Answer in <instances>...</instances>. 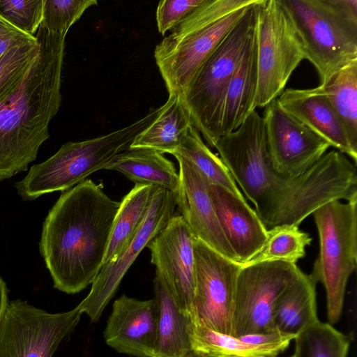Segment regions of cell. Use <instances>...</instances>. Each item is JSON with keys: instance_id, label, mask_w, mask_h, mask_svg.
Listing matches in <instances>:
<instances>
[{"instance_id": "1", "label": "cell", "mask_w": 357, "mask_h": 357, "mask_svg": "<svg viewBox=\"0 0 357 357\" xmlns=\"http://www.w3.org/2000/svg\"><path fill=\"white\" fill-rule=\"evenodd\" d=\"M215 149L267 230L298 226L328 202L357 199L356 165L337 150L326 153L298 177L277 173L270 163L263 117L253 111Z\"/></svg>"}, {"instance_id": "2", "label": "cell", "mask_w": 357, "mask_h": 357, "mask_svg": "<svg viewBox=\"0 0 357 357\" xmlns=\"http://www.w3.org/2000/svg\"><path fill=\"white\" fill-rule=\"evenodd\" d=\"M120 204L91 179L62 192L43 222L39 242L55 289L75 294L93 283Z\"/></svg>"}, {"instance_id": "3", "label": "cell", "mask_w": 357, "mask_h": 357, "mask_svg": "<svg viewBox=\"0 0 357 357\" xmlns=\"http://www.w3.org/2000/svg\"><path fill=\"white\" fill-rule=\"evenodd\" d=\"M36 61L0 100V181L26 171L50 137L48 128L61 104L66 36L40 26Z\"/></svg>"}, {"instance_id": "4", "label": "cell", "mask_w": 357, "mask_h": 357, "mask_svg": "<svg viewBox=\"0 0 357 357\" xmlns=\"http://www.w3.org/2000/svg\"><path fill=\"white\" fill-rule=\"evenodd\" d=\"M257 0H206L155 47L169 96L183 98L205 61Z\"/></svg>"}, {"instance_id": "5", "label": "cell", "mask_w": 357, "mask_h": 357, "mask_svg": "<svg viewBox=\"0 0 357 357\" xmlns=\"http://www.w3.org/2000/svg\"><path fill=\"white\" fill-rule=\"evenodd\" d=\"M324 84L357 59V0H279Z\"/></svg>"}, {"instance_id": "6", "label": "cell", "mask_w": 357, "mask_h": 357, "mask_svg": "<svg viewBox=\"0 0 357 357\" xmlns=\"http://www.w3.org/2000/svg\"><path fill=\"white\" fill-rule=\"evenodd\" d=\"M160 110L151 109L134 123L108 134L63 144L47 160L31 166L26 176L15 183L17 194L25 201H33L43 195L68 190L92 173L104 169L114 156L129 149Z\"/></svg>"}, {"instance_id": "7", "label": "cell", "mask_w": 357, "mask_h": 357, "mask_svg": "<svg viewBox=\"0 0 357 357\" xmlns=\"http://www.w3.org/2000/svg\"><path fill=\"white\" fill-rule=\"evenodd\" d=\"M246 11L211 54L182 98L192 126L211 148L221 137L224 100L229 82L255 31L257 4Z\"/></svg>"}, {"instance_id": "8", "label": "cell", "mask_w": 357, "mask_h": 357, "mask_svg": "<svg viewBox=\"0 0 357 357\" xmlns=\"http://www.w3.org/2000/svg\"><path fill=\"white\" fill-rule=\"evenodd\" d=\"M312 215L319 252L310 275L326 290L328 321L333 325L341 317L347 283L357 266V199L328 202Z\"/></svg>"}, {"instance_id": "9", "label": "cell", "mask_w": 357, "mask_h": 357, "mask_svg": "<svg viewBox=\"0 0 357 357\" xmlns=\"http://www.w3.org/2000/svg\"><path fill=\"white\" fill-rule=\"evenodd\" d=\"M258 82L256 107L280 96L305 59L300 38L279 0H259L256 24Z\"/></svg>"}, {"instance_id": "10", "label": "cell", "mask_w": 357, "mask_h": 357, "mask_svg": "<svg viewBox=\"0 0 357 357\" xmlns=\"http://www.w3.org/2000/svg\"><path fill=\"white\" fill-rule=\"evenodd\" d=\"M82 314L77 306L51 313L20 299L8 302L0 324V357H52Z\"/></svg>"}, {"instance_id": "11", "label": "cell", "mask_w": 357, "mask_h": 357, "mask_svg": "<svg viewBox=\"0 0 357 357\" xmlns=\"http://www.w3.org/2000/svg\"><path fill=\"white\" fill-rule=\"evenodd\" d=\"M301 270L281 261L241 265L236 281L233 336L275 331L277 300Z\"/></svg>"}, {"instance_id": "12", "label": "cell", "mask_w": 357, "mask_h": 357, "mask_svg": "<svg viewBox=\"0 0 357 357\" xmlns=\"http://www.w3.org/2000/svg\"><path fill=\"white\" fill-rule=\"evenodd\" d=\"M196 282L190 317L210 330L233 335L236 281L241 264L202 241H194Z\"/></svg>"}, {"instance_id": "13", "label": "cell", "mask_w": 357, "mask_h": 357, "mask_svg": "<svg viewBox=\"0 0 357 357\" xmlns=\"http://www.w3.org/2000/svg\"><path fill=\"white\" fill-rule=\"evenodd\" d=\"M270 163L279 174L298 177L312 167L331 146L278 104L265 107L262 116Z\"/></svg>"}, {"instance_id": "14", "label": "cell", "mask_w": 357, "mask_h": 357, "mask_svg": "<svg viewBox=\"0 0 357 357\" xmlns=\"http://www.w3.org/2000/svg\"><path fill=\"white\" fill-rule=\"evenodd\" d=\"M176 206L173 192L156 188L150 209L135 237L116 261L102 267L89 293L77 305L92 321L100 319L139 253L174 215Z\"/></svg>"}, {"instance_id": "15", "label": "cell", "mask_w": 357, "mask_h": 357, "mask_svg": "<svg viewBox=\"0 0 357 357\" xmlns=\"http://www.w3.org/2000/svg\"><path fill=\"white\" fill-rule=\"evenodd\" d=\"M195 236L183 217L174 215L148 243L151 263L184 312L190 315L195 295Z\"/></svg>"}, {"instance_id": "16", "label": "cell", "mask_w": 357, "mask_h": 357, "mask_svg": "<svg viewBox=\"0 0 357 357\" xmlns=\"http://www.w3.org/2000/svg\"><path fill=\"white\" fill-rule=\"evenodd\" d=\"M174 156L179 167L175 200L181 215L197 238L227 259L238 263L219 224L209 195V181L187 159L178 155Z\"/></svg>"}, {"instance_id": "17", "label": "cell", "mask_w": 357, "mask_h": 357, "mask_svg": "<svg viewBox=\"0 0 357 357\" xmlns=\"http://www.w3.org/2000/svg\"><path fill=\"white\" fill-rule=\"evenodd\" d=\"M103 337L116 352L133 357H153L157 337L154 298L138 300L125 294L114 301Z\"/></svg>"}, {"instance_id": "18", "label": "cell", "mask_w": 357, "mask_h": 357, "mask_svg": "<svg viewBox=\"0 0 357 357\" xmlns=\"http://www.w3.org/2000/svg\"><path fill=\"white\" fill-rule=\"evenodd\" d=\"M208 190L221 229L237 262L243 265L261 250L267 229L246 199L215 184L210 183Z\"/></svg>"}, {"instance_id": "19", "label": "cell", "mask_w": 357, "mask_h": 357, "mask_svg": "<svg viewBox=\"0 0 357 357\" xmlns=\"http://www.w3.org/2000/svg\"><path fill=\"white\" fill-rule=\"evenodd\" d=\"M289 114L334 147L349 156L356 165L357 153L321 86L305 89H287L277 99Z\"/></svg>"}, {"instance_id": "20", "label": "cell", "mask_w": 357, "mask_h": 357, "mask_svg": "<svg viewBox=\"0 0 357 357\" xmlns=\"http://www.w3.org/2000/svg\"><path fill=\"white\" fill-rule=\"evenodd\" d=\"M255 31L228 86L222 108L221 136L237 129L256 108L258 64Z\"/></svg>"}, {"instance_id": "21", "label": "cell", "mask_w": 357, "mask_h": 357, "mask_svg": "<svg viewBox=\"0 0 357 357\" xmlns=\"http://www.w3.org/2000/svg\"><path fill=\"white\" fill-rule=\"evenodd\" d=\"M154 300L157 308V337L153 357H188L190 315L178 307L162 277L155 272Z\"/></svg>"}, {"instance_id": "22", "label": "cell", "mask_w": 357, "mask_h": 357, "mask_svg": "<svg viewBox=\"0 0 357 357\" xmlns=\"http://www.w3.org/2000/svg\"><path fill=\"white\" fill-rule=\"evenodd\" d=\"M316 285L310 274L300 271L277 300L273 317L276 331L296 337L319 321Z\"/></svg>"}, {"instance_id": "23", "label": "cell", "mask_w": 357, "mask_h": 357, "mask_svg": "<svg viewBox=\"0 0 357 357\" xmlns=\"http://www.w3.org/2000/svg\"><path fill=\"white\" fill-rule=\"evenodd\" d=\"M104 169L119 172L135 184L152 185L174 195L178 185L174 163L153 149H128L114 156Z\"/></svg>"}, {"instance_id": "24", "label": "cell", "mask_w": 357, "mask_h": 357, "mask_svg": "<svg viewBox=\"0 0 357 357\" xmlns=\"http://www.w3.org/2000/svg\"><path fill=\"white\" fill-rule=\"evenodd\" d=\"M192 126L191 117L182 98L169 96L156 118L135 138L129 149H149L172 154Z\"/></svg>"}, {"instance_id": "25", "label": "cell", "mask_w": 357, "mask_h": 357, "mask_svg": "<svg viewBox=\"0 0 357 357\" xmlns=\"http://www.w3.org/2000/svg\"><path fill=\"white\" fill-rule=\"evenodd\" d=\"M191 320V319H190ZM191 352L204 357H276L291 340L268 344L248 343L238 337L220 333L190 322Z\"/></svg>"}, {"instance_id": "26", "label": "cell", "mask_w": 357, "mask_h": 357, "mask_svg": "<svg viewBox=\"0 0 357 357\" xmlns=\"http://www.w3.org/2000/svg\"><path fill=\"white\" fill-rule=\"evenodd\" d=\"M156 188L152 185L135 184L123 198L102 266L116 261L135 237L150 209Z\"/></svg>"}, {"instance_id": "27", "label": "cell", "mask_w": 357, "mask_h": 357, "mask_svg": "<svg viewBox=\"0 0 357 357\" xmlns=\"http://www.w3.org/2000/svg\"><path fill=\"white\" fill-rule=\"evenodd\" d=\"M357 153V59L349 63L320 84Z\"/></svg>"}, {"instance_id": "28", "label": "cell", "mask_w": 357, "mask_h": 357, "mask_svg": "<svg viewBox=\"0 0 357 357\" xmlns=\"http://www.w3.org/2000/svg\"><path fill=\"white\" fill-rule=\"evenodd\" d=\"M172 155H178L190 162L211 184L230 191L241 199H246L221 158L204 142L200 133L192 126L181 145Z\"/></svg>"}, {"instance_id": "29", "label": "cell", "mask_w": 357, "mask_h": 357, "mask_svg": "<svg viewBox=\"0 0 357 357\" xmlns=\"http://www.w3.org/2000/svg\"><path fill=\"white\" fill-rule=\"evenodd\" d=\"M311 241L309 234L300 230L297 225L275 227L267 230V238L261 250L243 265L273 261L296 264L305 255V248Z\"/></svg>"}, {"instance_id": "30", "label": "cell", "mask_w": 357, "mask_h": 357, "mask_svg": "<svg viewBox=\"0 0 357 357\" xmlns=\"http://www.w3.org/2000/svg\"><path fill=\"white\" fill-rule=\"evenodd\" d=\"M294 340L295 357H347L351 335L319 320Z\"/></svg>"}, {"instance_id": "31", "label": "cell", "mask_w": 357, "mask_h": 357, "mask_svg": "<svg viewBox=\"0 0 357 357\" xmlns=\"http://www.w3.org/2000/svg\"><path fill=\"white\" fill-rule=\"evenodd\" d=\"M40 44L36 40L17 45L0 57V100L22 79L37 59Z\"/></svg>"}, {"instance_id": "32", "label": "cell", "mask_w": 357, "mask_h": 357, "mask_svg": "<svg viewBox=\"0 0 357 357\" xmlns=\"http://www.w3.org/2000/svg\"><path fill=\"white\" fill-rule=\"evenodd\" d=\"M96 0H44L43 20L40 26L48 31L66 36L70 26Z\"/></svg>"}, {"instance_id": "33", "label": "cell", "mask_w": 357, "mask_h": 357, "mask_svg": "<svg viewBox=\"0 0 357 357\" xmlns=\"http://www.w3.org/2000/svg\"><path fill=\"white\" fill-rule=\"evenodd\" d=\"M44 0H0V16L24 33L35 36L43 20Z\"/></svg>"}, {"instance_id": "34", "label": "cell", "mask_w": 357, "mask_h": 357, "mask_svg": "<svg viewBox=\"0 0 357 357\" xmlns=\"http://www.w3.org/2000/svg\"><path fill=\"white\" fill-rule=\"evenodd\" d=\"M206 0H162L156 9L158 30L162 36L173 30Z\"/></svg>"}, {"instance_id": "35", "label": "cell", "mask_w": 357, "mask_h": 357, "mask_svg": "<svg viewBox=\"0 0 357 357\" xmlns=\"http://www.w3.org/2000/svg\"><path fill=\"white\" fill-rule=\"evenodd\" d=\"M36 40L19 30L0 16V57L11 48Z\"/></svg>"}, {"instance_id": "36", "label": "cell", "mask_w": 357, "mask_h": 357, "mask_svg": "<svg viewBox=\"0 0 357 357\" xmlns=\"http://www.w3.org/2000/svg\"><path fill=\"white\" fill-rule=\"evenodd\" d=\"M8 288L5 281L0 276V324L8 304Z\"/></svg>"}, {"instance_id": "37", "label": "cell", "mask_w": 357, "mask_h": 357, "mask_svg": "<svg viewBox=\"0 0 357 357\" xmlns=\"http://www.w3.org/2000/svg\"><path fill=\"white\" fill-rule=\"evenodd\" d=\"M188 357H204V356H198V355L194 354L193 353L191 352ZM291 357H295V356L294 355H292Z\"/></svg>"}]
</instances>
